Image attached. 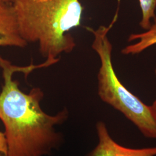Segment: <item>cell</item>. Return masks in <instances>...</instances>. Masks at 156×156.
Here are the masks:
<instances>
[{"mask_svg": "<svg viewBox=\"0 0 156 156\" xmlns=\"http://www.w3.org/2000/svg\"><path fill=\"white\" fill-rule=\"evenodd\" d=\"M96 130L98 144L86 156H156V147L133 149L119 145L113 140L103 122L97 123Z\"/></svg>", "mask_w": 156, "mask_h": 156, "instance_id": "cell-4", "label": "cell"}, {"mask_svg": "<svg viewBox=\"0 0 156 156\" xmlns=\"http://www.w3.org/2000/svg\"><path fill=\"white\" fill-rule=\"evenodd\" d=\"M27 44L20 33L13 5L0 2V47L23 48Z\"/></svg>", "mask_w": 156, "mask_h": 156, "instance_id": "cell-5", "label": "cell"}, {"mask_svg": "<svg viewBox=\"0 0 156 156\" xmlns=\"http://www.w3.org/2000/svg\"><path fill=\"white\" fill-rule=\"evenodd\" d=\"M128 41V42L137 41V42L123 48L122 53L124 55H138L156 45V17L153 19V23H151L149 30L142 33L131 34Z\"/></svg>", "mask_w": 156, "mask_h": 156, "instance_id": "cell-6", "label": "cell"}, {"mask_svg": "<svg viewBox=\"0 0 156 156\" xmlns=\"http://www.w3.org/2000/svg\"><path fill=\"white\" fill-rule=\"evenodd\" d=\"M21 35L27 43L38 45L51 66L62 53L76 46L71 31L81 24L80 0H17L13 4Z\"/></svg>", "mask_w": 156, "mask_h": 156, "instance_id": "cell-2", "label": "cell"}, {"mask_svg": "<svg viewBox=\"0 0 156 156\" xmlns=\"http://www.w3.org/2000/svg\"><path fill=\"white\" fill-rule=\"evenodd\" d=\"M39 65L26 67L14 66L0 57L4 85L0 93V120L4 124L9 156H44L57 149L62 136L56 127L68 117L67 109L55 115L44 111L41 102L44 93L35 87L28 93L19 89L13 79L15 73H23L27 77Z\"/></svg>", "mask_w": 156, "mask_h": 156, "instance_id": "cell-1", "label": "cell"}, {"mask_svg": "<svg viewBox=\"0 0 156 156\" xmlns=\"http://www.w3.org/2000/svg\"><path fill=\"white\" fill-rule=\"evenodd\" d=\"M16 1H17V0H0V2L6 3V4H13Z\"/></svg>", "mask_w": 156, "mask_h": 156, "instance_id": "cell-9", "label": "cell"}, {"mask_svg": "<svg viewBox=\"0 0 156 156\" xmlns=\"http://www.w3.org/2000/svg\"><path fill=\"white\" fill-rule=\"evenodd\" d=\"M0 156H9L5 134L2 132H0Z\"/></svg>", "mask_w": 156, "mask_h": 156, "instance_id": "cell-8", "label": "cell"}, {"mask_svg": "<svg viewBox=\"0 0 156 156\" xmlns=\"http://www.w3.org/2000/svg\"><path fill=\"white\" fill-rule=\"evenodd\" d=\"M114 17L108 26L94 30L86 27L93 35L92 48L100 60L98 73V94L103 102L120 112L134 124L146 138L156 139V113L151 106L144 103L120 81L112 60V45L108 34L116 20Z\"/></svg>", "mask_w": 156, "mask_h": 156, "instance_id": "cell-3", "label": "cell"}, {"mask_svg": "<svg viewBox=\"0 0 156 156\" xmlns=\"http://www.w3.org/2000/svg\"><path fill=\"white\" fill-rule=\"evenodd\" d=\"M155 74H156V69H155ZM151 106L152 107V108L153 109L154 111L155 112V113H156V99L155 100V101L153 102V103L152 105H151Z\"/></svg>", "mask_w": 156, "mask_h": 156, "instance_id": "cell-10", "label": "cell"}, {"mask_svg": "<svg viewBox=\"0 0 156 156\" xmlns=\"http://www.w3.org/2000/svg\"><path fill=\"white\" fill-rule=\"evenodd\" d=\"M142 12V19L140 26L146 31L149 30L151 25V20L155 17L156 0H139Z\"/></svg>", "mask_w": 156, "mask_h": 156, "instance_id": "cell-7", "label": "cell"}]
</instances>
